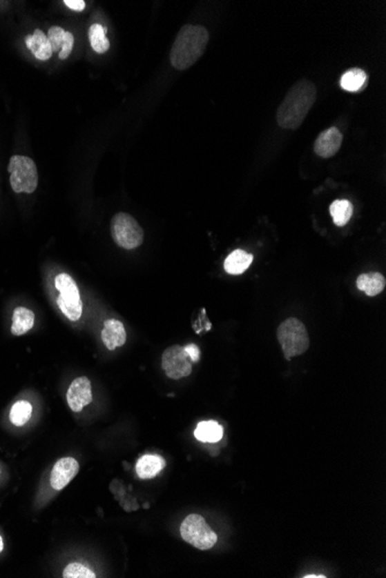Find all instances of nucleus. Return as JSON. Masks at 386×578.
<instances>
[{
  "instance_id": "nucleus-1",
  "label": "nucleus",
  "mask_w": 386,
  "mask_h": 578,
  "mask_svg": "<svg viewBox=\"0 0 386 578\" xmlns=\"http://www.w3.org/2000/svg\"><path fill=\"white\" fill-rule=\"evenodd\" d=\"M316 99L317 88L313 82L307 79L296 82L278 108V125L286 130H298L315 106Z\"/></svg>"
},
{
  "instance_id": "nucleus-2",
  "label": "nucleus",
  "mask_w": 386,
  "mask_h": 578,
  "mask_svg": "<svg viewBox=\"0 0 386 578\" xmlns=\"http://www.w3.org/2000/svg\"><path fill=\"white\" fill-rule=\"evenodd\" d=\"M209 30L204 26L185 25L178 32L171 50V63L178 71H185L198 61L209 44Z\"/></svg>"
},
{
  "instance_id": "nucleus-3",
  "label": "nucleus",
  "mask_w": 386,
  "mask_h": 578,
  "mask_svg": "<svg viewBox=\"0 0 386 578\" xmlns=\"http://www.w3.org/2000/svg\"><path fill=\"white\" fill-rule=\"evenodd\" d=\"M277 336L287 360L301 356L310 346L308 330L301 321L295 317L287 319L278 327Z\"/></svg>"
},
{
  "instance_id": "nucleus-4",
  "label": "nucleus",
  "mask_w": 386,
  "mask_h": 578,
  "mask_svg": "<svg viewBox=\"0 0 386 578\" xmlns=\"http://www.w3.org/2000/svg\"><path fill=\"white\" fill-rule=\"evenodd\" d=\"M8 169L12 190L15 193L32 195L35 192L39 185V173L32 159L27 156H12Z\"/></svg>"
},
{
  "instance_id": "nucleus-5",
  "label": "nucleus",
  "mask_w": 386,
  "mask_h": 578,
  "mask_svg": "<svg viewBox=\"0 0 386 578\" xmlns=\"http://www.w3.org/2000/svg\"><path fill=\"white\" fill-rule=\"evenodd\" d=\"M55 286L59 291L57 297V305L61 308V313L68 317V320L78 321L82 315V300L80 297L78 286L71 276L61 272L55 279Z\"/></svg>"
},
{
  "instance_id": "nucleus-6",
  "label": "nucleus",
  "mask_w": 386,
  "mask_h": 578,
  "mask_svg": "<svg viewBox=\"0 0 386 578\" xmlns=\"http://www.w3.org/2000/svg\"><path fill=\"white\" fill-rule=\"evenodd\" d=\"M110 230L115 243L124 250H135L144 241L142 226L126 212H118L113 217Z\"/></svg>"
},
{
  "instance_id": "nucleus-7",
  "label": "nucleus",
  "mask_w": 386,
  "mask_h": 578,
  "mask_svg": "<svg viewBox=\"0 0 386 578\" xmlns=\"http://www.w3.org/2000/svg\"><path fill=\"white\" fill-rule=\"evenodd\" d=\"M181 536L184 541L200 550L213 548L218 541L216 533L198 514H191L182 522Z\"/></svg>"
},
{
  "instance_id": "nucleus-8",
  "label": "nucleus",
  "mask_w": 386,
  "mask_h": 578,
  "mask_svg": "<svg viewBox=\"0 0 386 578\" xmlns=\"http://www.w3.org/2000/svg\"><path fill=\"white\" fill-rule=\"evenodd\" d=\"M162 368L173 380L189 377L192 372V363L184 348L181 346L168 348L162 355Z\"/></svg>"
},
{
  "instance_id": "nucleus-9",
  "label": "nucleus",
  "mask_w": 386,
  "mask_h": 578,
  "mask_svg": "<svg viewBox=\"0 0 386 578\" xmlns=\"http://www.w3.org/2000/svg\"><path fill=\"white\" fill-rule=\"evenodd\" d=\"M68 406L73 412H80L85 406L93 401L92 383L86 377L73 380L66 394Z\"/></svg>"
},
{
  "instance_id": "nucleus-10",
  "label": "nucleus",
  "mask_w": 386,
  "mask_h": 578,
  "mask_svg": "<svg viewBox=\"0 0 386 578\" xmlns=\"http://www.w3.org/2000/svg\"><path fill=\"white\" fill-rule=\"evenodd\" d=\"M79 472V463L73 457H63L53 466L50 484L53 490H61L75 479Z\"/></svg>"
},
{
  "instance_id": "nucleus-11",
  "label": "nucleus",
  "mask_w": 386,
  "mask_h": 578,
  "mask_svg": "<svg viewBox=\"0 0 386 578\" xmlns=\"http://www.w3.org/2000/svg\"><path fill=\"white\" fill-rule=\"evenodd\" d=\"M344 135L337 127H329L318 135L313 145L315 154L322 159L334 157L342 145Z\"/></svg>"
},
{
  "instance_id": "nucleus-12",
  "label": "nucleus",
  "mask_w": 386,
  "mask_h": 578,
  "mask_svg": "<svg viewBox=\"0 0 386 578\" xmlns=\"http://www.w3.org/2000/svg\"><path fill=\"white\" fill-rule=\"evenodd\" d=\"M103 343L106 349L114 351L116 348L124 346L126 342V332L124 325L116 319H109L104 322L102 332H101Z\"/></svg>"
},
{
  "instance_id": "nucleus-13",
  "label": "nucleus",
  "mask_w": 386,
  "mask_h": 578,
  "mask_svg": "<svg viewBox=\"0 0 386 578\" xmlns=\"http://www.w3.org/2000/svg\"><path fill=\"white\" fill-rule=\"evenodd\" d=\"M25 41L26 46L32 51L36 59L46 61L52 56V49L48 37L41 29H36L32 35L26 36Z\"/></svg>"
},
{
  "instance_id": "nucleus-14",
  "label": "nucleus",
  "mask_w": 386,
  "mask_h": 578,
  "mask_svg": "<svg viewBox=\"0 0 386 578\" xmlns=\"http://www.w3.org/2000/svg\"><path fill=\"white\" fill-rule=\"evenodd\" d=\"M166 466V461L159 455H144L137 462V475L140 479H152Z\"/></svg>"
},
{
  "instance_id": "nucleus-15",
  "label": "nucleus",
  "mask_w": 386,
  "mask_h": 578,
  "mask_svg": "<svg viewBox=\"0 0 386 578\" xmlns=\"http://www.w3.org/2000/svg\"><path fill=\"white\" fill-rule=\"evenodd\" d=\"M385 286V277L380 272H377L362 274V275L358 276V281H356L358 289L360 291H363L369 297H375L383 292Z\"/></svg>"
},
{
  "instance_id": "nucleus-16",
  "label": "nucleus",
  "mask_w": 386,
  "mask_h": 578,
  "mask_svg": "<svg viewBox=\"0 0 386 578\" xmlns=\"http://www.w3.org/2000/svg\"><path fill=\"white\" fill-rule=\"evenodd\" d=\"M35 314L26 307H17L13 312L11 332L15 336L27 334L34 327Z\"/></svg>"
},
{
  "instance_id": "nucleus-17",
  "label": "nucleus",
  "mask_w": 386,
  "mask_h": 578,
  "mask_svg": "<svg viewBox=\"0 0 386 578\" xmlns=\"http://www.w3.org/2000/svg\"><path fill=\"white\" fill-rule=\"evenodd\" d=\"M253 257L245 250H236L228 255L224 261V269L231 275H241L251 266Z\"/></svg>"
},
{
  "instance_id": "nucleus-18",
  "label": "nucleus",
  "mask_w": 386,
  "mask_h": 578,
  "mask_svg": "<svg viewBox=\"0 0 386 578\" xmlns=\"http://www.w3.org/2000/svg\"><path fill=\"white\" fill-rule=\"evenodd\" d=\"M195 437L200 442H219L224 437V427L214 420L200 421L195 430Z\"/></svg>"
},
{
  "instance_id": "nucleus-19",
  "label": "nucleus",
  "mask_w": 386,
  "mask_h": 578,
  "mask_svg": "<svg viewBox=\"0 0 386 578\" xmlns=\"http://www.w3.org/2000/svg\"><path fill=\"white\" fill-rule=\"evenodd\" d=\"M367 83V74L361 68H351L341 77V88L347 92H360Z\"/></svg>"
},
{
  "instance_id": "nucleus-20",
  "label": "nucleus",
  "mask_w": 386,
  "mask_h": 578,
  "mask_svg": "<svg viewBox=\"0 0 386 578\" xmlns=\"http://www.w3.org/2000/svg\"><path fill=\"white\" fill-rule=\"evenodd\" d=\"M88 39L92 49L96 53L103 54L109 50L110 41L106 37V27H103L99 23L90 26L88 30Z\"/></svg>"
},
{
  "instance_id": "nucleus-21",
  "label": "nucleus",
  "mask_w": 386,
  "mask_h": 578,
  "mask_svg": "<svg viewBox=\"0 0 386 578\" xmlns=\"http://www.w3.org/2000/svg\"><path fill=\"white\" fill-rule=\"evenodd\" d=\"M329 212L337 226H344L353 215V205L348 200H337L329 207Z\"/></svg>"
},
{
  "instance_id": "nucleus-22",
  "label": "nucleus",
  "mask_w": 386,
  "mask_h": 578,
  "mask_svg": "<svg viewBox=\"0 0 386 578\" xmlns=\"http://www.w3.org/2000/svg\"><path fill=\"white\" fill-rule=\"evenodd\" d=\"M32 406L27 401H19L12 406L10 411V420L17 427L25 426L32 418Z\"/></svg>"
},
{
  "instance_id": "nucleus-23",
  "label": "nucleus",
  "mask_w": 386,
  "mask_h": 578,
  "mask_svg": "<svg viewBox=\"0 0 386 578\" xmlns=\"http://www.w3.org/2000/svg\"><path fill=\"white\" fill-rule=\"evenodd\" d=\"M63 577L95 578L96 576L94 571L90 570L84 564L73 562V564H68V567H65L64 571H63Z\"/></svg>"
},
{
  "instance_id": "nucleus-24",
  "label": "nucleus",
  "mask_w": 386,
  "mask_h": 578,
  "mask_svg": "<svg viewBox=\"0 0 386 578\" xmlns=\"http://www.w3.org/2000/svg\"><path fill=\"white\" fill-rule=\"evenodd\" d=\"M65 32H66V30L61 28V27H58V26H53V27L49 29L46 37H48V41H49L50 46H51L52 52H59L61 51L63 41H64Z\"/></svg>"
},
{
  "instance_id": "nucleus-25",
  "label": "nucleus",
  "mask_w": 386,
  "mask_h": 578,
  "mask_svg": "<svg viewBox=\"0 0 386 578\" xmlns=\"http://www.w3.org/2000/svg\"><path fill=\"white\" fill-rule=\"evenodd\" d=\"M75 46V36L70 32H65L64 41H63V46H61V51H59V59H68V56L71 54L72 50Z\"/></svg>"
},
{
  "instance_id": "nucleus-26",
  "label": "nucleus",
  "mask_w": 386,
  "mask_h": 578,
  "mask_svg": "<svg viewBox=\"0 0 386 578\" xmlns=\"http://www.w3.org/2000/svg\"><path fill=\"white\" fill-rule=\"evenodd\" d=\"M185 352L188 353L189 358L191 361H199L200 359V350H199L198 346H195V344H190V346H186L184 348Z\"/></svg>"
},
{
  "instance_id": "nucleus-27",
  "label": "nucleus",
  "mask_w": 386,
  "mask_h": 578,
  "mask_svg": "<svg viewBox=\"0 0 386 578\" xmlns=\"http://www.w3.org/2000/svg\"><path fill=\"white\" fill-rule=\"evenodd\" d=\"M64 4L73 11L81 12L86 8V3L84 0H65Z\"/></svg>"
},
{
  "instance_id": "nucleus-28",
  "label": "nucleus",
  "mask_w": 386,
  "mask_h": 578,
  "mask_svg": "<svg viewBox=\"0 0 386 578\" xmlns=\"http://www.w3.org/2000/svg\"><path fill=\"white\" fill-rule=\"evenodd\" d=\"M3 550H4V541H3V538L0 537V553L3 552Z\"/></svg>"
},
{
  "instance_id": "nucleus-29",
  "label": "nucleus",
  "mask_w": 386,
  "mask_h": 578,
  "mask_svg": "<svg viewBox=\"0 0 386 578\" xmlns=\"http://www.w3.org/2000/svg\"><path fill=\"white\" fill-rule=\"evenodd\" d=\"M305 577H325V576H322V575H308V576H305Z\"/></svg>"
}]
</instances>
